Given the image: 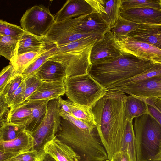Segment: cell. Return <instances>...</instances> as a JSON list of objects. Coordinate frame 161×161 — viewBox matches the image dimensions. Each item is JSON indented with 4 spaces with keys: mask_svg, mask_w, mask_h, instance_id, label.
<instances>
[{
    "mask_svg": "<svg viewBox=\"0 0 161 161\" xmlns=\"http://www.w3.org/2000/svg\"><path fill=\"white\" fill-rule=\"evenodd\" d=\"M126 95L119 91L106 90L89 108L109 160L121 150L127 121L124 109Z\"/></svg>",
    "mask_w": 161,
    "mask_h": 161,
    "instance_id": "6da1fadb",
    "label": "cell"
},
{
    "mask_svg": "<svg viewBox=\"0 0 161 161\" xmlns=\"http://www.w3.org/2000/svg\"><path fill=\"white\" fill-rule=\"evenodd\" d=\"M103 63L92 64L88 73L103 88L107 89L143 72L155 63L140 59L127 53Z\"/></svg>",
    "mask_w": 161,
    "mask_h": 161,
    "instance_id": "7a4b0ae2",
    "label": "cell"
},
{
    "mask_svg": "<svg viewBox=\"0 0 161 161\" xmlns=\"http://www.w3.org/2000/svg\"><path fill=\"white\" fill-rule=\"evenodd\" d=\"M55 136L74 151L80 157V161L108 160L97 128L84 129L61 117Z\"/></svg>",
    "mask_w": 161,
    "mask_h": 161,
    "instance_id": "3957f363",
    "label": "cell"
},
{
    "mask_svg": "<svg viewBox=\"0 0 161 161\" xmlns=\"http://www.w3.org/2000/svg\"><path fill=\"white\" fill-rule=\"evenodd\" d=\"M102 37L92 36L83 37L57 47L54 54L49 58L62 64L66 78L88 73L92 65L90 59L91 49Z\"/></svg>",
    "mask_w": 161,
    "mask_h": 161,
    "instance_id": "277c9868",
    "label": "cell"
},
{
    "mask_svg": "<svg viewBox=\"0 0 161 161\" xmlns=\"http://www.w3.org/2000/svg\"><path fill=\"white\" fill-rule=\"evenodd\" d=\"M136 161H152L161 141V125L149 114L133 120Z\"/></svg>",
    "mask_w": 161,
    "mask_h": 161,
    "instance_id": "5b68a950",
    "label": "cell"
},
{
    "mask_svg": "<svg viewBox=\"0 0 161 161\" xmlns=\"http://www.w3.org/2000/svg\"><path fill=\"white\" fill-rule=\"evenodd\" d=\"M64 82L65 93L69 100L89 108L106 91L88 73L66 78Z\"/></svg>",
    "mask_w": 161,
    "mask_h": 161,
    "instance_id": "8992f818",
    "label": "cell"
},
{
    "mask_svg": "<svg viewBox=\"0 0 161 161\" xmlns=\"http://www.w3.org/2000/svg\"><path fill=\"white\" fill-rule=\"evenodd\" d=\"M60 106L58 98L48 101L47 114L38 128L31 132L34 140L32 150L40 154L45 153V145L55 136L60 124Z\"/></svg>",
    "mask_w": 161,
    "mask_h": 161,
    "instance_id": "52a82bcc",
    "label": "cell"
},
{
    "mask_svg": "<svg viewBox=\"0 0 161 161\" xmlns=\"http://www.w3.org/2000/svg\"><path fill=\"white\" fill-rule=\"evenodd\" d=\"M55 22L54 16L42 5H35L27 9L20 21L25 31L43 37Z\"/></svg>",
    "mask_w": 161,
    "mask_h": 161,
    "instance_id": "ba28073f",
    "label": "cell"
},
{
    "mask_svg": "<svg viewBox=\"0 0 161 161\" xmlns=\"http://www.w3.org/2000/svg\"><path fill=\"white\" fill-rule=\"evenodd\" d=\"M113 44L121 52L131 54L142 60L155 63L161 60V50L146 42L133 39L128 36L114 37Z\"/></svg>",
    "mask_w": 161,
    "mask_h": 161,
    "instance_id": "9c48e42d",
    "label": "cell"
},
{
    "mask_svg": "<svg viewBox=\"0 0 161 161\" xmlns=\"http://www.w3.org/2000/svg\"><path fill=\"white\" fill-rule=\"evenodd\" d=\"M75 17L55 22L44 36L45 40L58 47L83 37L98 36L76 33L75 30Z\"/></svg>",
    "mask_w": 161,
    "mask_h": 161,
    "instance_id": "30bf717a",
    "label": "cell"
},
{
    "mask_svg": "<svg viewBox=\"0 0 161 161\" xmlns=\"http://www.w3.org/2000/svg\"><path fill=\"white\" fill-rule=\"evenodd\" d=\"M109 89L119 91L143 98L161 97V77H154L138 82L119 83Z\"/></svg>",
    "mask_w": 161,
    "mask_h": 161,
    "instance_id": "8fae6325",
    "label": "cell"
},
{
    "mask_svg": "<svg viewBox=\"0 0 161 161\" xmlns=\"http://www.w3.org/2000/svg\"><path fill=\"white\" fill-rule=\"evenodd\" d=\"M122 53L113 44V35L109 30L94 43L90 59L91 64L105 62L119 56Z\"/></svg>",
    "mask_w": 161,
    "mask_h": 161,
    "instance_id": "7c38bea8",
    "label": "cell"
},
{
    "mask_svg": "<svg viewBox=\"0 0 161 161\" xmlns=\"http://www.w3.org/2000/svg\"><path fill=\"white\" fill-rule=\"evenodd\" d=\"M78 33L94 35L103 36L110 30L108 24L97 12L76 17L75 25Z\"/></svg>",
    "mask_w": 161,
    "mask_h": 161,
    "instance_id": "4fadbf2b",
    "label": "cell"
},
{
    "mask_svg": "<svg viewBox=\"0 0 161 161\" xmlns=\"http://www.w3.org/2000/svg\"><path fill=\"white\" fill-rule=\"evenodd\" d=\"M94 11L98 13L110 29L120 16L121 0H86Z\"/></svg>",
    "mask_w": 161,
    "mask_h": 161,
    "instance_id": "5bb4252c",
    "label": "cell"
},
{
    "mask_svg": "<svg viewBox=\"0 0 161 161\" xmlns=\"http://www.w3.org/2000/svg\"><path fill=\"white\" fill-rule=\"evenodd\" d=\"M120 15L141 24L161 25V10L150 8H132L121 11Z\"/></svg>",
    "mask_w": 161,
    "mask_h": 161,
    "instance_id": "9a60e30c",
    "label": "cell"
},
{
    "mask_svg": "<svg viewBox=\"0 0 161 161\" xmlns=\"http://www.w3.org/2000/svg\"><path fill=\"white\" fill-rule=\"evenodd\" d=\"M94 11L86 0H68L56 14L55 22L87 15Z\"/></svg>",
    "mask_w": 161,
    "mask_h": 161,
    "instance_id": "2e32d148",
    "label": "cell"
},
{
    "mask_svg": "<svg viewBox=\"0 0 161 161\" xmlns=\"http://www.w3.org/2000/svg\"><path fill=\"white\" fill-rule=\"evenodd\" d=\"M127 36L133 39L152 45L161 50V25L141 24Z\"/></svg>",
    "mask_w": 161,
    "mask_h": 161,
    "instance_id": "e0dca14e",
    "label": "cell"
},
{
    "mask_svg": "<svg viewBox=\"0 0 161 161\" xmlns=\"http://www.w3.org/2000/svg\"><path fill=\"white\" fill-rule=\"evenodd\" d=\"M45 152L57 161H80V158L74 151L56 136L44 146Z\"/></svg>",
    "mask_w": 161,
    "mask_h": 161,
    "instance_id": "ac0fdd59",
    "label": "cell"
},
{
    "mask_svg": "<svg viewBox=\"0 0 161 161\" xmlns=\"http://www.w3.org/2000/svg\"><path fill=\"white\" fill-rule=\"evenodd\" d=\"M35 75L42 81L47 82H64L66 78L65 71L62 64L50 58L43 64Z\"/></svg>",
    "mask_w": 161,
    "mask_h": 161,
    "instance_id": "d6986e66",
    "label": "cell"
},
{
    "mask_svg": "<svg viewBox=\"0 0 161 161\" xmlns=\"http://www.w3.org/2000/svg\"><path fill=\"white\" fill-rule=\"evenodd\" d=\"M65 93L64 82L42 81L37 90L26 101L44 100L49 101L58 98Z\"/></svg>",
    "mask_w": 161,
    "mask_h": 161,
    "instance_id": "ffe728a7",
    "label": "cell"
},
{
    "mask_svg": "<svg viewBox=\"0 0 161 161\" xmlns=\"http://www.w3.org/2000/svg\"><path fill=\"white\" fill-rule=\"evenodd\" d=\"M33 145L31 132L25 129L13 140L0 141V151L22 153L31 150Z\"/></svg>",
    "mask_w": 161,
    "mask_h": 161,
    "instance_id": "44dd1931",
    "label": "cell"
},
{
    "mask_svg": "<svg viewBox=\"0 0 161 161\" xmlns=\"http://www.w3.org/2000/svg\"><path fill=\"white\" fill-rule=\"evenodd\" d=\"M124 109L126 119L129 121H133L135 118L149 114L145 99L132 95H125Z\"/></svg>",
    "mask_w": 161,
    "mask_h": 161,
    "instance_id": "7402d4cb",
    "label": "cell"
},
{
    "mask_svg": "<svg viewBox=\"0 0 161 161\" xmlns=\"http://www.w3.org/2000/svg\"><path fill=\"white\" fill-rule=\"evenodd\" d=\"M48 101L44 100L26 101L24 103L32 110L31 120L26 127V130L31 132L36 130L44 119L47 112Z\"/></svg>",
    "mask_w": 161,
    "mask_h": 161,
    "instance_id": "603a6c76",
    "label": "cell"
},
{
    "mask_svg": "<svg viewBox=\"0 0 161 161\" xmlns=\"http://www.w3.org/2000/svg\"><path fill=\"white\" fill-rule=\"evenodd\" d=\"M43 37L25 31L19 40L18 55L31 52H38L46 48L49 44Z\"/></svg>",
    "mask_w": 161,
    "mask_h": 161,
    "instance_id": "cb8c5ba5",
    "label": "cell"
},
{
    "mask_svg": "<svg viewBox=\"0 0 161 161\" xmlns=\"http://www.w3.org/2000/svg\"><path fill=\"white\" fill-rule=\"evenodd\" d=\"M19 40L0 35V55L12 64L18 56Z\"/></svg>",
    "mask_w": 161,
    "mask_h": 161,
    "instance_id": "d4e9b609",
    "label": "cell"
},
{
    "mask_svg": "<svg viewBox=\"0 0 161 161\" xmlns=\"http://www.w3.org/2000/svg\"><path fill=\"white\" fill-rule=\"evenodd\" d=\"M32 110L25 103H23L15 108L10 109L7 123L26 126L31 120Z\"/></svg>",
    "mask_w": 161,
    "mask_h": 161,
    "instance_id": "484cf974",
    "label": "cell"
},
{
    "mask_svg": "<svg viewBox=\"0 0 161 161\" xmlns=\"http://www.w3.org/2000/svg\"><path fill=\"white\" fill-rule=\"evenodd\" d=\"M126 120L121 151H126L131 161H136L135 137L133 120Z\"/></svg>",
    "mask_w": 161,
    "mask_h": 161,
    "instance_id": "4316f807",
    "label": "cell"
},
{
    "mask_svg": "<svg viewBox=\"0 0 161 161\" xmlns=\"http://www.w3.org/2000/svg\"><path fill=\"white\" fill-rule=\"evenodd\" d=\"M53 44L49 43L46 48L39 51L29 52L18 55L16 59L12 64L14 66L17 73L21 75L24 70L30 64Z\"/></svg>",
    "mask_w": 161,
    "mask_h": 161,
    "instance_id": "83f0119b",
    "label": "cell"
},
{
    "mask_svg": "<svg viewBox=\"0 0 161 161\" xmlns=\"http://www.w3.org/2000/svg\"><path fill=\"white\" fill-rule=\"evenodd\" d=\"M57 47L55 45H53L30 64L21 74L24 80L34 75L43 64L54 54Z\"/></svg>",
    "mask_w": 161,
    "mask_h": 161,
    "instance_id": "f1b7e54d",
    "label": "cell"
},
{
    "mask_svg": "<svg viewBox=\"0 0 161 161\" xmlns=\"http://www.w3.org/2000/svg\"><path fill=\"white\" fill-rule=\"evenodd\" d=\"M65 102L71 111V114L86 123L96 125L89 107L78 104L69 100H65Z\"/></svg>",
    "mask_w": 161,
    "mask_h": 161,
    "instance_id": "f546056e",
    "label": "cell"
},
{
    "mask_svg": "<svg viewBox=\"0 0 161 161\" xmlns=\"http://www.w3.org/2000/svg\"><path fill=\"white\" fill-rule=\"evenodd\" d=\"M140 25L128 20L120 15L110 30L114 37L125 36L136 29Z\"/></svg>",
    "mask_w": 161,
    "mask_h": 161,
    "instance_id": "4dcf8cb0",
    "label": "cell"
},
{
    "mask_svg": "<svg viewBox=\"0 0 161 161\" xmlns=\"http://www.w3.org/2000/svg\"><path fill=\"white\" fill-rule=\"evenodd\" d=\"M121 11L132 8H150L161 10V0H121Z\"/></svg>",
    "mask_w": 161,
    "mask_h": 161,
    "instance_id": "1f68e13d",
    "label": "cell"
},
{
    "mask_svg": "<svg viewBox=\"0 0 161 161\" xmlns=\"http://www.w3.org/2000/svg\"><path fill=\"white\" fill-rule=\"evenodd\" d=\"M26 126L7 123L0 126V141H9L17 138Z\"/></svg>",
    "mask_w": 161,
    "mask_h": 161,
    "instance_id": "d6a6232c",
    "label": "cell"
},
{
    "mask_svg": "<svg viewBox=\"0 0 161 161\" xmlns=\"http://www.w3.org/2000/svg\"><path fill=\"white\" fill-rule=\"evenodd\" d=\"M156 77H161V63H155L152 66L143 72L119 83H130L140 82Z\"/></svg>",
    "mask_w": 161,
    "mask_h": 161,
    "instance_id": "836d02e7",
    "label": "cell"
},
{
    "mask_svg": "<svg viewBox=\"0 0 161 161\" xmlns=\"http://www.w3.org/2000/svg\"><path fill=\"white\" fill-rule=\"evenodd\" d=\"M25 32L23 28L3 20H0V35L8 36L19 40Z\"/></svg>",
    "mask_w": 161,
    "mask_h": 161,
    "instance_id": "e575fe53",
    "label": "cell"
},
{
    "mask_svg": "<svg viewBox=\"0 0 161 161\" xmlns=\"http://www.w3.org/2000/svg\"><path fill=\"white\" fill-rule=\"evenodd\" d=\"M149 114L161 125V97L144 98Z\"/></svg>",
    "mask_w": 161,
    "mask_h": 161,
    "instance_id": "d590c367",
    "label": "cell"
},
{
    "mask_svg": "<svg viewBox=\"0 0 161 161\" xmlns=\"http://www.w3.org/2000/svg\"><path fill=\"white\" fill-rule=\"evenodd\" d=\"M18 74L12 64L4 67L0 73V94L8 84Z\"/></svg>",
    "mask_w": 161,
    "mask_h": 161,
    "instance_id": "8d00e7d4",
    "label": "cell"
},
{
    "mask_svg": "<svg viewBox=\"0 0 161 161\" xmlns=\"http://www.w3.org/2000/svg\"><path fill=\"white\" fill-rule=\"evenodd\" d=\"M24 79L21 75H18L11 80L4 88L0 95H3L7 102L19 87Z\"/></svg>",
    "mask_w": 161,
    "mask_h": 161,
    "instance_id": "74e56055",
    "label": "cell"
},
{
    "mask_svg": "<svg viewBox=\"0 0 161 161\" xmlns=\"http://www.w3.org/2000/svg\"><path fill=\"white\" fill-rule=\"evenodd\" d=\"M25 85V91L24 103L35 92L42 84V81L35 75L24 80Z\"/></svg>",
    "mask_w": 161,
    "mask_h": 161,
    "instance_id": "f35d334b",
    "label": "cell"
},
{
    "mask_svg": "<svg viewBox=\"0 0 161 161\" xmlns=\"http://www.w3.org/2000/svg\"><path fill=\"white\" fill-rule=\"evenodd\" d=\"M24 80L11 97L7 102L10 109H13L24 103L25 91Z\"/></svg>",
    "mask_w": 161,
    "mask_h": 161,
    "instance_id": "ab89813d",
    "label": "cell"
},
{
    "mask_svg": "<svg viewBox=\"0 0 161 161\" xmlns=\"http://www.w3.org/2000/svg\"><path fill=\"white\" fill-rule=\"evenodd\" d=\"M59 114L61 117L68 120L76 126L82 129L92 130L96 128V125L86 123L76 118L72 115L66 112L61 108L60 110Z\"/></svg>",
    "mask_w": 161,
    "mask_h": 161,
    "instance_id": "60d3db41",
    "label": "cell"
},
{
    "mask_svg": "<svg viewBox=\"0 0 161 161\" xmlns=\"http://www.w3.org/2000/svg\"><path fill=\"white\" fill-rule=\"evenodd\" d=\"M42 155L40 154L36 151L31 149L22 153L8 161H40Z\"/></svg>",
    "mask_w": 161,
    "mask_h": 161,
    "instance_id": "b9f144b4",
    "label": "cell"
},
{
    "mask_svg": "<svg viewBox=\"0 0 161 161\" xmlns=\"http://www.w3.org/2000/svg\"><path fill=\"white\" fill-rule=\"evenodd\" d=\"M4 96L0 95V126L7 123V118L10 109Z\"/></svg>",
    "mask_w": 161,
    "mask_h": 161,
    "instance_id": "7bdbcfd3",
    "label": "cell"
},
{
    "mask_svg": "<svg viewBox=\"0 0 161 161\" xmlns=\"http://www.w3.org/2000/svg\"><path fill=\"white\" fill-rule=\"evenodd\" d=\"M110 161H131L126 151H120L115 153Z\"/></svg>",
    "mask_w": 161,
    "mask_h": 161,
    "instance_id": "ee69618b",
    "label": "cell"
},
{
    "mask_svg": "<svg viewBox=\"0 0 161 161\" xmlns=\"http://www.w3.org/2000/svg\"><path fill=\"white\" fill-rule=\"evenodd\" d=\"M22 153L0 151V161H8Z\"/></svg>",
    "mask_w": 161,
    "mask_h": 161,
    "instance_id": "f6af8a7d",
    "label": "cell"
},
{
    "mask_svg": "<svg viewBox=\"0 0 161 161\" xmlns=\"http://www.w3.org/2000/svg\"><path fill=\"white\" fill-rule=\"evenodd\" d=\"M40 161H57L45 152L41 156Z\"/></svg>",
    "mask_w": 161,
    "mask_h": 161,
    "instance_id": "bcb514c9",
    "label": "cell"
},
{
    "mask_svg": "<svg viewBox=\"0 0 161 161\" xmlns=\"http://www.w3.org/2000/svg\"><path fill=\"white\" fill-rule=\"evenodd\" d=\"M152 161H161V141L159 145L158 153L153 158Z\"/></svg>",
    "mask_w": 161,
    "mask_h": 161,
    "instance_id": "7dc6e473",
    "label": "cell"
},
{
    "mask_svg": "<svg viewBox=\"0 0 161 161\" xmlns=\"http://www.w3.org/2000/svg\"><path fill=\"white\" fill-rule=\"evenodd\" d=\"M155 63H161V60H159L157 61Z\"/></svg>",
    "mask_w": 161,
    "mask_h": 161,
    "instance_id": "c3c4849f",
    "label": "cell"
},
{
    "mask_svg": "<svg viewBox=\"0 0 161 161\" xmlns=\"http://www.w3.org/2000/svg\"><path fill=\"white\" fill-rule=\"evenodd\" d=\"M110 161L109 160H103V161Z\"/></svg>",
    "mask_w": 161,
    "mask_h": 161,
    "instance_id": "681fc988",
    "label": "cell"
}]
</instances>
